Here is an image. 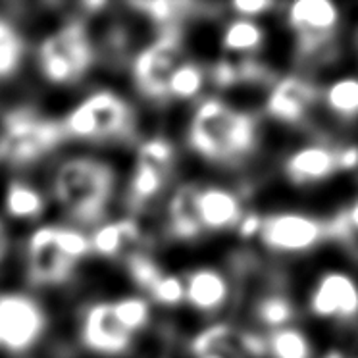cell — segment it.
Returning a JSON list of instances; mask_svg holds the SVG:
<instances>
[{
    "label": "cell",
    "instance_id": "obj_14",
    "mask_svg": "<svg viewBox=\"0 0 358 358\" xmlns=\"http://www.w3.org/2000/svg\"><path fill=\"white\" fill-rule=\"evenodd\" d=\"M316 101V89L303 78H285L278 81L272 93L268 96L266 108L273 117L285 124H299L303 122L306 112Z\"/></svg>",
    "mask_w": 358,
    "mask_h": 358
},
{
    "label": "cell",
    "instance_id": "obj_11",
    "mask_svg": "<svg viewBox=\"0 0 358 358\" xmlns=\"http://www.w3.org/2000/svg\"><path fill=\"white\" fill-rule=\"evenodd\" d=\"M287 20L301 50L310 55L326 47L334 37L339 25V10L329 0H299L289 6Z\"/></svg>",
    "mask_w": 358,
    "mask_h": 358
},
{
    "label": "cell",
    "instance_id": "obj_30",
    "mask_svg": "<svg viewBox=\"0 0 358 358\" xmlns=\"http://www.w3.org/2000/svg\"><path fill=\"white\" fill-rule=\"evenodd\" d=\"M150 295L156 303L166 304V306H173L179 304L185 299V281H181L178 275H168L164 273L160 281L156 283Z\"/></svg>",
    "mask_w": 358,
    "mask_h": 358
},
{
    "label": "cell",
    "instance_id": "obj_21",
    "mask_svg": "<svg viewBox=\"0 0 358 358\" xmlns=\"http://www.w3.org/2000/svg\"><path fill=\"white\" fill-rule=\"evenodd\" d=\"M264 41V31L258 24H255L252 20L241 17V20H235L231 24L227 25L224 37H222V45L229 52H252L257 50Z\"/></svg>",
    "mask_w": 358,
    "mask_h": 358
},
{
    "label": "cell",
    "instance_id": "obj_7",
    "mask_svg": "<svg viewBox=\"0 0 358 358\" xmlns=\"http://www.w3.org/2000/svg\"><path fill=\"white\" fill-rule=\"evenodd\" d=\"M45 314L33 299L17 293L0 295L2 345L12 352H24L35 345L45 329Z\"/></svg>",
    "mask_w": 358,
    "mask_h": 358
},
{
    "label": "cell",
    "instance_id": "obj_23",
    "mask_svg": "<svg viewBox=\"0 0 358 358\" xmlns=\"http://www.w3.org/2000/svg\"><path fill=\"white\" fill-rule=\"evenodd\" d=\"M24 58V39L16 27L0 17V79L10 78Z\"/></svg>",
    "mask_w": 358,
    "mask_h": 358
},
{
    "label": "cell",
    "instance_id": "obj_25",
    "mask_svg": "<svg viewBox=\"0 0 358 358\" xmlns=\"http://www.w3.org/2000/svg\"><path fill=\"white\" fill-rule=\"evenodd\" d=\"M204 85V71L201 66L193 62H181L173 71L168 85V94L173 99H193L201 93Z\"/></svg>",
    "mask_w": 358,
    "mask_h": 358
},
{
    "label": "cell",
    "instance_id": "obj_4",
    "mask_svg": "<svg viewBox=\"0 0 358 358\" xmlns=\"http://www.w3.org/2000/svg\"><path fill=\"white\" fill-rule=\"evenodd\" d=\"M64 133L85 141H112L127 137L133 129L129 104L112 91L89 94L62 122Z\"/></svg>",
    "mask_w": 358,
    "mask_h": 358
},
{
    "label": "cell",
    "instance_id": "obj_12",
    "mask_svg": "<svg viewBox=\"0 0 358 358\" xmlns=\"http://www.w3.org/2000/svg\"><path fill=\"white\" fill-rule=\"evenodd\" d=\"M81 339L91 350L108 357L122 355L131 345V334L120 324L112 303H96L87 308L81 322Z\"/></svg>",
    "mask_w": 358,
    "mask_h": 358
},
{
    "label": "cell",
    "instance_id": "obj_2",
    "mask_svg": "<svg viewBox=\"0 0 358 358\" xmlns=\"http://www.w3.org/2000/svg\"><path fill=\"white\" fill-rule=\"evenodd\" d=\"M189 139L196 152L212 160H237L257 143V124L249 114L235 112L218 99L204 101L195 112Z\"/></svg>",
    "mask_w": 358,
    "mask_h": 358
},
{
    "label": "cell",
    "instance_id": "obj_34",
    "mask_svg": "<svg viewBox=\"0 0 358 358\" xmlns=\"http://www.w3.org/2000/svg\"><path fill=\"white\" fill-rule=\"evenodd\" d=\"M273 4L270 0H239V2H234L235 12L241 17H247V20L262 14V12L270 10Z\"/></svg>",
    "mask_w": 358,
    "mask_h": 358
},
{
    "label": "cell",
    "instance_id": "obj_16",
    "mask_svg": "<svg viewBox=\"0 0 358 358\" xmlns=\"http://www.w3.org/2000/svg\"><path fill=\"white\" fill-rule=\"evenodd\" d=\"M335 170H339L337 152L331 148L322 147V145L299 148L285 162L287 176L299 185L322 181V179L329 178Z\"/></svg>",
    "mask_w": 358,
    "mask_h": 358
},
{
    "label": "cell",
    "instance_id": "obj_10",
    "mask_svg": "<svg viewBox=\"0 0 358 358\" xmlns=\"http://www.w3.org/2000/svg\"><path fill=\"white\" fill-rule=\"evenodd\" d=\"M260 239L268 249L280 252H303L327 235V226L304 214H273L262 218Z\"/></svg>",
    "mask_w": 358,
    "mask_h": 358
},
{
    "label": "cell",
    "instance_id": "obj_13",
    "mask_svg": "<svg viewBox=\"0 0 358 358\" xmlns=\"http://www.w3.org/2000/svg\"><path fill=\"white\" fill-rule=\"evenodd\" d=\"M310 308L322 318H355L358 314V283L343 272L324 273L312 291Z\"/></svg>",
    "mask_w": 358,
    "mask_h": 358
},
{
    "label": "cell",
    "instance_id": "obj_26",
    "mask_svg": "<svg viewBox=\"0 0 358 358\" xmlns=\"http://www.w3.org/2000/svg\"><path fill=\"white\" fill-rule=\"evenodd\" d=\"M112 308L116 312V318L120 320V324L129 334L147 326L148 318H150L148 303L145 299H139V296H129V299L116 301V303H112Z\"/></svg>",
    "mask_w": 358,
    "mask_h": 358
},
{
    "label": "cell",
    "instance_id": "obj_3",
    "mask_svg": "<svg viewBox=\"0 0 358 358\" xmlns=\"http://www.w3.org/2000/svg\"><path fill=\"white\" fill-rule=\"evenodd\" d=\"M66 137L62 124L39 116L29 108L12 110L0 131V158L14 166H27L55 150Z\"/></svg>",
    "mask_w": 358,
    "mask_h": 358
},
{
    "label": "cell",
    "instance_id": "obj_22",
    "mask_svg": "<svg viewBox=\"0 0 358 358\" xmlns=\"http://www.w3.org/2000/svg\"><path fill=\"white\" fill-rule=\"evenodd\" d=\"M268 350L273 358H312L310 341L306 335L293 327L275 329L270 335Z\"/></svg>",
    "mask_w": 358,
    "mask_h": 358
},
{
    "label": "cell",
    "instance_id": "obj_15",
    "mask_svg": "<svg viewBox=\"0 0 358 358\" xmlns=\"http://www.w3.org/2000/svg\"><path fill=\"white\" fill-rule=\"evenodd\" d=\"M196 210L203 229L222 231L239 226L243 214L239 199L224 187H199Z\"/></svg>",
    "mask_w": 358,
    "mask_h": 358
},
{
    "label": "cell",
    "instance_id": "obj_19",
    "mask_svg": "<svg viewBox=\"0 0 358 358\" xmlns=\"http://www.w3.org/2000/svg\"><path fill=\"white\" fill-rule=\"evenodd\" d=\"M196 195H199L196 185H183L171 196L168 220H170L171 234L179 239H193L203 231V224L196 210Z\"/></svg>",
    "mask_w": 358,
    "mask_h": 358
},
{
    "label": "cell",
    "instance_id": "obj_37",
    "mask_svg": "<svg viewBox=\"0 0 358 358\" xmlns=\"http://www.w3.org/2000/svg\"><path fill=\"white\" fill-rule=\"evenodd\" d=\"M6 249H8V235H6V227L0 222V260L6 255Z\"/></svg>",
    "mask_w": 358,
    "mask_h": 358
},
{
    "label": "cell",
    "instance_id": "obj_20",
    "mask_svg": "<svg viewBox=\"0 0 358 358\" xmlns=\"http://www.w3.org/2000/svg\"><path fill=\"white\" fill-rule=\"evenodd\" d=\"M4 206H6V212L12 218H39L45 210V196L25 181H12L6 189Z\"/></svg>",
    "mask_w": 358,
    "mask_h": 358
},
{
    "label": "cell",
    "instance_id": "obj_36",
    "mask_svg": "<svg viewBox=\"0 0 358 358\" xmlns=\"http://www.w3.org/2000/svg\"><path fill=\"white\" fill-rule=\"evenodd\" d=\"M239 234L243 237H250V235L260 234V227H262V218L257 214H249V216H243L239 222Z\"/></svg>",
    "mask_w": 358,
    "mask_h": 358
},
{
    "label": "cell",
    "instance_id": "obj_6",
    "mask_svg": "<svg viewBox=\"0 0 358 358\" xmlns=\"http://www.w3.org/2000/svg\"><path fill=\"white\" fill-rule=\"evenodd\" d=\"M181 60V39L178 29H166L158 39L148 45L133 64V78L139 91L148 99H168V85Z\"/></svg>",
    "mask_w": 358,
    "mask_h": 358
},
{
    "label": "cell",
    "instance_id": "obj_17",
    "mask_svg": "<svg viewBox=\"0 0 358 358\" xmlns=\"http://www.w3.org/2000/svg\"><path fill=\"white\" fill-rule=\"evenodd\" d=\"M229 296L227 280L216 270L201 268L185 280V301L201 312H214Z\"/></svg>",
    "mask_w": 358,
    "mask_h": 358
},
{
    "label": "cell",
    "instance_id": "obj_39",
    "mask_svg": "<svg viewBox=\"0 0 358 358\" xmlns=\"http://www.w3.org/2000/svg\"><path fill=\"white\" fill-rule=\"evenodd\" d=\"M0 345H2V334H0Z\"/></svg>",
    "mask_w": 358,
    "mask_h": 358
},
{
    "label": "cell",
    "instance_id": "obj_29",
    "mask_svg": "<svg viewBox=\"0 0 358 358\" xmlns=\"http://www.w3.org/2000/svg\"><path fill=\"white\" fill-rule=\"evenodd\" d=\"M133 8L143 12L145 16L155 20L158 24L171 25L179 16L181 10L187 8V4L181 2H166V0H152V2H133Z\"/></svg>",
    "mask_w": 358,
    "mask_h": 358
},
{
    "label": "cell",
    "instance_id": "obj_31",
    "mask_svg": "<svg viewBox=\"0 0 358 358\" xmlns=\"http://www.w3.org/2000/svg\"><path fill=\"white\" fill-rule=\"evenodd\" d=\"M327 234L335 235L339 239H347L349 235H358V201L327 226Z\"/></svg>",
    "mask_w": 358,
    "mask_h": 358
},
{
    "label": "cell",
    "instance_id": "obj_5",
    "mask_svg": "<svg viewBox=\"0 0 358 358\" xmlns=\"http://www.w3.org/2000/svg\"><path fill=\"white\" fill-rule=\"evenodd\" d=\"M94 50L85 25L71 22L56 29L41 43L39 68L56 85H70L85 76L93 66Z\"/></svg>",
    "mask_w": 358,
    "mask_h": 358
},
{
    "label": "cell",
    "instance_id": "obj_9",
    "mask_svg": "<svg viewBox=\"0 0 358 358\" xmlns=\"http://www.w3.org/2000/svg\"><path fill=\"white\" fill-rule=\"evenodd\" d=\"M171 164L173 148L166 139L155 137L141 145L129 181V199L133 204L141 206L162 191L170 176Z\"/></svg>",
    "mask_w": 358,
    "mask_h": 358
},
{
    "label": "cell",
    "instance_id": "obj_35",
    "mask_svg": "<svg viewBox=\"0 0 358 358\" xmlns=\"http://www.w3.org/2000/svg\"><path fill=\"white\" fill-rule=\"evenodd\" d=\"M337 168L355 170L358 168V147H347L337 152Z\"/></svg>",
    "mask_w": 358,
    "mask_h": 358
},
{
    "label": "cell",
    "instance_id": "obj_18",
    "mask_svg": "<svg viewBox=\"0 0 358 358\" xmlns=\"http://www.w3.org/2000/svg\"><path fill=\"white\" fill-rule=\"evenodd\" d=\"M141 229L133 220H117L106 226H101L93 234L91 249L102 257L117 258L129 257L135 250L133 247L139 243Z\"/></svg>",
    "mask_w": 358,
    "mask_h": 358
},
{
    "label": "cell",
    "instance_id": "obj_8",
    "mask_svg": "<svg viewBox=\"0 0 358 358\" xmlns=\"http://www.w3.org/2000/svg\"><path fill=\"white\" fill-rule=\"evenodd\" d=\"M25 252L29 280L37 285L64 283L78 264L58 241V226H43L33 231Z\"/></svg>",
    "mask_w": 358,
    "mask_h": 358
},
{
    "label": "cell",
    "instance_id": "obj_38",
    "mask_svg": "<svg viewBox=\"0 0 358 358\" xmlns=\"http://www.w3.org/2000/svg\"><path fill=\"white\" fill-rule=\"evenodd\" d=\"M324 358H343V355H339V352H335L334 350V352H329V355H326Z\"/></svg>",
    "mask_w": 358,
    "mask_h": 358
},
{
    "label": "cell",
    "instance_id": "obj_27",
    "mask_svg": "<svg viewBox=\"0 0 358 358\" xmlns=\"http://www.w3.org/2000/svg\"><path fill=\"white\" fill-rule=\"evenodd\" d=\"M125 266H127V272L131 275V280L145 291H152L156 283L160 281L164 272L156 266V262L147 255H143L139 250H135L133 255L125 258Z\"/></svg>",
    "mask_w": 358,
    "mask_h": 358
},
{
    "label": "cell",
    "instance_id": "obj_28",
    "mask_svg": "<svg viewBox=\"0 0 358 358\" xmlns=\"http://www.w3.org/2000/svg\"><path fill=\"white\" fill-rule=\"evenodd\" d=\"M293 306L285 296L272 295L262 299L257 306L258 320L268 327H275V329H283L289 322L293 320Z\"/></svg>",
    "mask_w": 358,
    "mask_h": 358
},
{
    "label": "cell",
    "instance_id": "obj_24",
    "mask_svg": "<svg viewBox=\"0 0 358 358\" xmlns=\"http://www.w3.org/2000/svg\"><path fill=\"white\" fill-rule=\"evenodd\" d=\"M326 102L329 110L341 117L358 116V79L343 78L327 87Z\"/></svg>",
    "mask_w": 358,
    "mask_h": 358
},
{
    "label": "cell",
    "instance_id": "obj_32",
    "mask_svg": "<svg viewBox=\"0 0 358 358\" xmlns=\"http://www.w3.org/2000/svg\"><path fill=\"white\" fill-rule=\"evenodd\" d=\"M237 76H239V81L255 83V81H264L266 76H268V70L257 60L245 58L243 62L237 64Z\"/></svg>",
    "mask_w": 358,
    "mask_h": 358
},
{
    "label": "cell",
    "instance_id": "obj_33",
    "mask_svg": "<svg viewBox=\"0 0 358 358\" xmlns=\"http://www.w3.org/2000/svg\"><path fill=\"white\" fill-rule=\"evenodd\" d=\"M212 79L218 87H231L239 83V76H237V64L231 62H220L214 66L212 70Z\"/></svg>",
    "mask_w": 358,
    "mask_h": 358
},
{
    "label": "cell",
    "instance_id": "obj_1",
    "mask_svg": "<svg viewBox=\"0 0 358 358\" xmlns=\"http://www.w3.org/2000/svg\"><path fill=\"white\" fill-rule=\"evenodd\" d=\"M112 189V168L87 156L68 158L58 166L52 179L56 203L81 224H94L104 216Z\"/></svg>",
    "mask_w": 358,
    "mask_h": 358
}]
</instances>
